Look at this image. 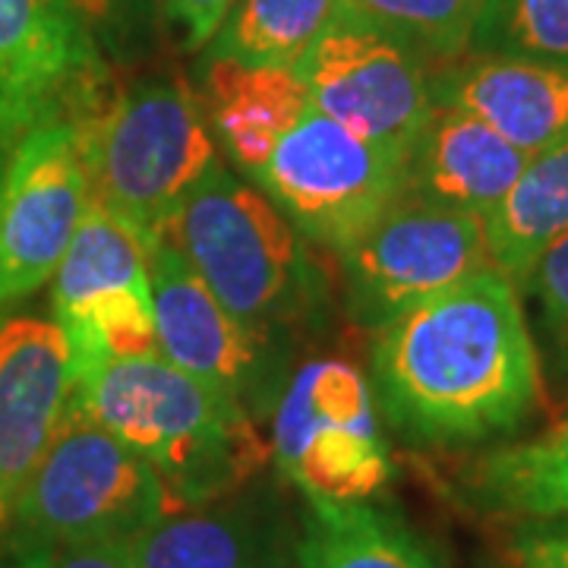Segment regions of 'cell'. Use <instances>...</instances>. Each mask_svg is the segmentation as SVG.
I'll return each instance as SVG.
<instances>
[{"instance_id": "1", "label": "cell", "mask_w": 568, "mask_h": 568, "mask_svg": "<svg viewBox=\"0 0 568 568\" xmlns=\"http://www.w3.org/2000/svg\"><path fill=\"white\" fill-rule=\"evenodd\" d=\"M369 386L383 424L417 452L508 443L544 405L521 291L480 268L376 332Z\"/></svg>"}, {"instance_id": "2", "label": "cell", "mask_w": 568, "mask_h": 568, "mask_svg": "<svg viewBox=\"0 0 568 568\" xmlns=\"http://www.w3.org/2000/svg\"><path fill=\"white\" fill-rule=\"evenodd\" d=\"M70 405L145 458L178 511L237 496L272 462L244 405L162 354L99 366L73 383Z\"/></svg>"}, {"instance_id": "3", "label": "cell", "mask_w": 568, "mask_h": 568, "mask_svg": "<svg viewBox=\"0 0 568 568\" xmlns=\"http://www.w3.org/2000/svg\"><path fill=\"white\" fill-rule=\"evenodd\" d=\"M171 244L260 342L294 354L325 316V275L304 234L260 186L215 162L174 215Z\"/></svg>"}, {"instance_id": "4", "label": "cell", "mask_w": 568, "mask_h": 568, "mask_svg": "<svg viewBox=\"0 0 568 568\" xmlns=\"http://www.w3.org/2000/svg\"><path fill=\"white\" fill-rule=\"evenodd\" d=\"M77 123L92 203L155 250L190 190L219 162L196 92L181 77H140L102 92Z\"/></svg>"}, {"instance_id": "5", "label": "cell", "mask_w": 568, "mask_h": 568, "mask_svg": "<svg viewBox=\"0 0 568 568\" xmlns=\"http://www.w3.org/2000/svg\"><path fill=\"white\" fill-rule=\"evenodd\" d=\"M178 511L152 465L77 405L13 506L17 556L85 540H136Z\"/></svg>"}, {"instance_id": "6", "label": "cell", "mask_w": 568, "mask_h": 568, "mask_svg": "<svg viewBox=\"0 0 568 568\" xmlns=\"http://www.w3.org/2000/svg\"><path fill=\"white\" fill-rule=\"evenodd\" d=\"M272 462L313 499L373 503L392 480L383 414L361 366L313 357L284 383L268 414Z\"/></svg>"}, {"instance_id": "7", "label": "cell", "mask_w": 568, "mask_h": 568, "mask_svg": "<svg viewBox=\"0 0 568 568\" xmlns=\"http://www.w3.org/2000/svg\"><path fill=\"white\" fill-rule=\"evenodd\" d=\"M250 178L310 244L335 256L405 196V159L313 104Z\"/></svg>"}, {"instance_id": "8", "label": "cell", "mask_w": 568, "mask_h": 568, "mask_svg": "<svg viewBox=\"0 0 568 568\" xmlns=\"http://www.w3.org/2000/svg\"><path fill=\"white\" fill-rule=\"evenodd\" d=\"M338 260L347 313L369 332H379L410 306L493 265L487 222L480 215L407 193Z\"/></svg>"}, {"instance_id": "9", "label": "cell", "mask_w": 568, "mask_h": 568, "mask_svg": "<svg viewBox=\"0 0 568 568\" xmlns=\"http://www.w3.org/2000/svg\"><path fill=\"white\" fill-rule=\"evenodd\" d=\"M294 73L316 111L402 159L436 108L433 67L405 41L345 10L294 63Z\"/></svg>"}, {"instance_id": "10", "label": "cell", "mask_w": 568, "mask_h": 568, "mask_svg": "<svg viewBox=\"0 0 568 568\" xmlns=\"http://www.w3.org/2000/svg\"><path fill=\"white\" fill-rule=\"evenodd\" d=\"M89 203L80 123L51 118L29 126L0 178V306L54 278Z\"/></svg>"}, {"instance_id": "11", "label": "cell", "mask_w": 568, "mask_h": 568, "mask_svg": "<svg viewBox=\"0 0 568 568\" xmlns=\"http://www.w3.org/2000/svg\"><path fill=\"white\" fill-rule=\"evenodd\" d=\"M149 282L164 361L244 405L253 420L268 417L291 376V354L237 323L171 241L152 250Z\"/></svg>"}, {"instance_id": "12", "label": "cell", "mask_w": 568, "mask_h": 568, "mask_svg": "<svg viewBox=\"0 0 568 568\" xmlns=\"http://www.w3.org/2000/svg\"><path fill=\"white\" fill-rule=\"evenodd\" d=\"M108 85L102 51L63 0H0V140L80 118Z\"/></svg>"}, {"instance_id": "13", "label": "cell", "mask_w": 568, "mask_h": 568, "mask_svg": "<svg viewBox=\"0 0 568 568\" xmlns=\"http://www.w3.org/2000/svg\"><path fill=\"white\" fill-rule=\"evenodd\" d=\"M70 342L54 320L0 323V496L13 511L70 407Z\"/></svg>"}, {"instance_id": "14", "label": "cell", "mask_w": 568, "mask_h": 568, "mask_svg": "<svg viewBox=\"0 0 568 568\" xmlns=\"http://www.w3.org/2000/svg\"><path fill=\"white\" fill-rule=\"evenodd\" d=\"M530 155L462 108L436 104L405 159V193L458 212L489 215L525 174Z\"/></svg>"}, {"instance_id": "15", "label": "cell", "mask_w": 568, "mask_h": 568, "mask_svg": "<svg viewBox=\"0 0 568 568\" xmlns=\"http://www.w3.org/2000/svg\"><path fill=\"white\" fill-rule=\"evenodd\" d=\"M429 85L433 102L480 118L530 159L568 136V67L465 54Z\"/></svg>"}, {"instance_id": "16", "label": "cell", "mask_w": 568, "mask_h": 568, "mask_svg": "<svg viewBox=\"0 0 568 568\" xmlns=\"http://www.w3.org/2000/svg\"><path fill=\"white\" fill-rule=\"evenodd\" d=\"M448 499L487 521L568 518V429L480 448L448 477Z\"/></svg>"}, {"instance_id": "17", "label": "cell", "mask_w": 568, "mask_h": 568, "mask_svg": "<svg viewBox=\"0 0 568 568\" xmlns=\"http://www.w3.org/2000/svg\"><path fill=\"white\" fill-rule=\"evenodd\" d=\"M200 108L231 162L246 174L268 162L284 133L310 111L306 85L294 70L203 58Z\"/></svg>"}, {"instance_id": "18", "label": "cell", "mask_w": 568, "mask_h": 568, "mask_svg": "<svg viewBox=\"0 0 568 568\" xmlns=\"http://www.w3.org/2000/svg\"><path fill=\"white\" fill-rule=\"evenodd\" d=\"M136 568H282V544L268 515L227 496L164 515L133 540Z\"/></svg>"}, {"instance_id": "19", "label": "cell", "mask_w": 568, "mask_h": 568, "mask_svg": "<svg viewBox=\"0 0 568 568\" xmlns=\"http://www.w3.org/2000/svg\"><path fill=\"white\" fill-rule=\"evenodd\" d=\"M291 568H448V562L388 508L304 496Z\"/></svg>"}, {"instance_id": "20", "label": "cell", "mask_w": 568, "mask_h": 568, "mask_svg": "<svg viewBox=\"0 0 568 568\" xmlns=\"http://www.w3.org/2000/svg\"><path fill=\"white\" fill-rule=\"evenodd\" d=\"M568 231V136L537 152L487 219L493 268L521 287L530 265Z\"/></svg>"}, {"instance_id": "21", "label": "cell", "mask_w": 568, "mask_h": 568, "mask_svg": "<svg viewBox=\"0 0 568 568\" xmlns=\"http://www.w3.org/2000/svg\"><path fill=\"white\" fill-rule=\"evenodd\" d=\"M152 250L99 203H89L85 219L51 278V310L61 316L82 301L114 287H152Z\"/></svg>"}, {"instance_id": "22", "label": "cell", "mask_w": 568, "mask_h": 568, "mask_svg": "<svg viewBox=\"0 0 568 568\" xmlns=\"http://www.w3.org/2000/svg\"><path fill=\"white\" fill-rule=\"evenodd\" d=\"M338 10L342 0H237L205 58L294 70Z\"/></svg>"}, {"instance_id": "23", "label": "cell", "mask_w": 568, "mask_h": 568, "mask_svg": "<svg viewBox=\"0 0 568 568\" xmlns=\"http://www.w3.org/2000/svg\"><path fill=\"white\" fill-rule=\"evenodd\" d=\"M484 0H342V10L405 41L429 67L458 61Z\"/></svg>"}, {"instance_id": "24", "label": "cell", "mask_w": 568, "mask_h": 568, "mask_svg": "<svg viewBox=\"0 0 568 568\" xmlns=\"http://www.w3.org/2000/svg\"><path fill=\"white\" fill-rule=\"evenodd\" d=\"M467 54L568 67V0H484Z\"/></svg>"}, {"instance_id": "25", "label": "cell", "mask_w": 568, "mask_h": 568, "mask_svg": "<svg viewBox=\"0 0 568 568\" xmlns=\"http://www.w3.org/2000/svg\"><path fill=\"white\" fill-rule=\"evenodd\" d=\"M518 291L537 304L556 364L568 373V231L537 256Z\"/></svg>"}, {"instance_id": "26", "label": "cell", "mask_w": 568, "mask_h": 568, "mask_svg": "<svg viewBox=\"0 0 568 568\" xmlns=\"http://www.w3.org/2000/svg\"><path fill=\"white\" fill-rule=\"evenodd\" d=\"M99 51H123L140 39L155 0H63Z\"/></svg>"}, {"instance_id": "27", "label": "cell", "mask_w": 568, "mask_h": 568, "mask_svg": "<svg viewBox=\"0 0 568 568\" xmlns=\"http://www.w3.org/2000/svg\"><path fill=\"white\" fill-rule=\"evenodd\" d=\"M234 7L237 0H155V10L186 54L205 51L222 32Z\"/></svg>"}, {"instance_id": "28", "label": "cell", "mask_w": 568, "mask_h": 568, "mask_svg": "<svg viewBox=\"0 0 568 568\" xmlns=\"http://www.w3.org/2000/svg\"><path fill=\"white\" fill-rule=\"evenodd\" d=\"M506 549L521 568H568V518L511 521Z\"/></svg>"}, {"instance_id": "29", "label": "cell", "mask_w": 568, "mask_h": 568, "mask_svg": "<svg viewBox=\"0 0 568 568\" xmlns=\"http://www.w3.org/2000/svg\"><path fill=\"white\" fill-rule=\"evenodd\" d=\"M10 568H136V552L130 540H85L22 552Z\"/></svg>"}, {"instance_id": "30", "label": "cell", "mask_w": 568, "mask_h": 568, "mask_svg": "<svg viewBox=\"0 0 568 568\" xmlns=\"http://www.w3.org/2000/svg\"><path fill=\"white\" fill-rule=\"evenodd\" d=\"M10 525H13V511H10V506H7V499L0 496V537L7 534Z\"/></svg>"}, {"instance_id": "31", "label": "cell", "mask_w": 568, "mask_h": 568, "mask_svg": "<svg viewBox=\"0 0 568 568\" xmlns=\"http://www.w3.org/2000/svg\"><path fill=\"white\" fill-rule=\"evenodd\" d=\"M7 155H10V145L0 140V178H3V168H7Z\"/></svg>"}, {"instance_id": "32", "label": "cell", "mask_w": 568, "mask_h": 568, "mask_svg": "<svg viewBox=\"0 0 568 568\" xmlns=\"http://www.w3.org/2000/svg\"><path fill=\"white\" fill-rule=\"evenodd\" d=\"M552 426H562V429H568V407L566 410H562V417H559V420H556V424Z\"/></svg>"}]
</instances>
